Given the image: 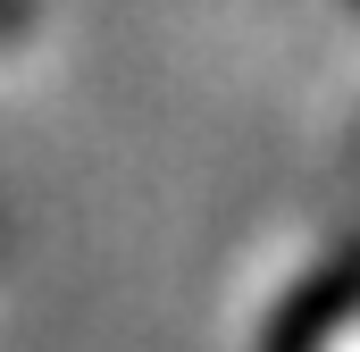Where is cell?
<instances>
[{"label":"cell","mask_w":360,"mask_h":352,"mask_svg":"<svg viewBox=\"0 0 360 352\" xmlns=\"http://www.w3.org/2000/svg\"><path fill=\"white\" fill-rule=\"evenodd\" d=\"M25 17H34L25 0H0V42H8V34H25Z\"/></svg>","instance_id":"cell-1"}]
</instances>
